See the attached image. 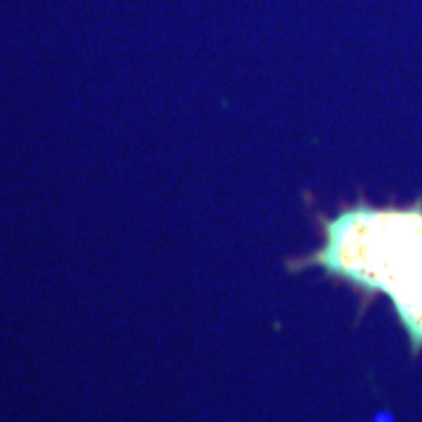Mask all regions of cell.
I'll return each instance as SVG.
<instances>
[{
    "label": "cell",
    "mask_w": 422,
    "mask_h": 422,
    "mask_svg": "<svg viewBox=\"0 0 422 422\" xmlns=\"http://www.w3.org/2000/svg\"><path fill=\"white\" fill-rule=\"evenodd\" d=\"M305 264L387 291L415 344H422V211L344 210L324 221V242Z\"/></svg>",
    "instance_id": "obj_1"
}]
</instances>
